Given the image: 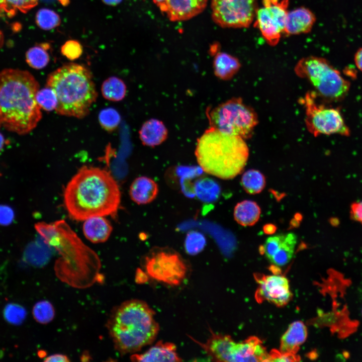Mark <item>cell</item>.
I'll return each instance as SVG.
<instances>
[{
    "instance_id": "cell-1",
    "label": "cell",
    "mask_w": 362,
    "mask_h": 362,
    "mask_svg": "<svg viewBox=\"0 0 362 362\" xmlns=\"http://www.w3.org/2000/svg\"><path fill=\"white\" fill-rule=\"evenodd\" d=\"M63 198L69 217L84 221L90 217L115 214L120 204L121 192L110 172L83 166L67 183Z\"/></svg>"
},
{
    "instance_id": "cell-2",
    "label": "cell",
    "mask_w": 362,
    "mask_h": 362,
    "mask_svg": "<svg viewBox=\"0 0 362 362\" xmlns=\"http://www.w3.org/2000/svg\"><path fill=\"white\" fill-rule=\"evenodd\" d=\"M38 82L26 70L7 68L0 72V116L8 130L19 135L32 131L41 120L36 100Z\"/></svg>"
},
{
    "instance_id": "cell-3",
    "label": "cell",
    "mask_w": 362,
    "mask_h": 362,
    "mask_svg": "<svg viewBox=\"0 0 362 362\" xmlns=\"http://www.w3.org/2000/svg\"><path fill=\"white\" fill-rule=\"evenodd\" d=\"M154 315L153 310L138 299L128 300L114 308L106 326L115 349L125 354L151 344L159 330Z\"/></svg>"
},
{
    "instance_id": "cell-4",
    "label": "cell",
    "mask_w": 362,
    "mask_h": 362,
    "mask_svg": "<svg viewBox=\"0 0 362 362\" xmlns=\"http://www.w3.org/2000/svg\"><path fill=\"white\" fill-rule=\"evenodd\" d=\"M195 155L205 172L229 179L242 172L248 160L249 149L243 138L210 127L198 139Z\"/></svg>"
},
{
    "instance_id": "cell-5",
    "label": "cell",
    "mask_w": 362,
    "mask_h": 362,
    "mask_svg": "<svg viewBox=\"0 0 362 362\" xmlns=\"http://www.w3.org/2000/svg\"><path fill=\"white\" fill-rule=\"evenodd\" d=\"M45 86L56 95V113L78 119L88 115L98 96L91 71L75 63L64 64L51 72Z\"/></svg>"
},
{
    "instance_id": "cell-6",
    "label": "cell",
    "mask_w": 362,
    "mask_h": 362,
    "mask_svg": "<svg viewBox=\"0 0 362 362\" xmlns=\"http://www.w3.org/2000/svg\"><path fill=\"white\" fill-rule=\"evenodd\" d=\"M206 115L210 127L244 140L252 136L258 122L256 113L240 98H233L207 109Z\"/></svg>"
},
{
    "instance_id": "cell-7",
    "label": "cell",
    "mask_w": 362,
    "mask_h": 362,
    "mask_svg": "<svg viewBox=\"0 0 362 362\" xmlns=\"http://www.w3.org/2000/svg\"><path fill=\"white\" fill-rule=\"evenodd\" d=\"M294 71L298 76L308 80L317 93L325 99H342L349 89V82L323 58L303 57L295 65Z\"/></svg>"
},
{
    "instance_id": "cell-8",
    "label": "cell",
    "mask_w": 362,
    "mask_h": 362,
    "mask_svg": "<svg viewBox=\"0 0 362 362\" xmlns=\"http://www.w3.org/2000/svg\"><path fill=\"white\" fill-rule=\"evenodd\" d=\"M35 228L44 242L57 249L65 263L99 262L96 253L86 246L64 220L39 222Z\"/></svg>"
},
{
    "instance_id": "cell-9",
    "label": "cell",
    "mask_w": 362,
    "mask_h": 362,
    "mask_svg": "<svg viewBox=\"0 0 362 362\" xmlns=\"http://www.w3.org/2000/svg\"><path fill=\"white\" fill-rule=\"evenodd\" d=\"M316 94L308 92L299 101L305 109V124L314 137L321 134L349 136V129L338 109L328 108L316 102Z\"/></svg>"
},
{
    "instance_id": "cell-10",
    "label": "cell",
    "mask_w": 362,
    "mask_h": 362,
    "mask_svg": "<svg viewBox=\"0 0 362 362\" xmlns=\"http://www.w3.org/2000/svg\"><path fill=\"white\" fill-rule=\"evenodd\" d=\"M145 269L152 279L171 286L179 285L188 273L187 265L176 252L172 250H154L146 256Z\"/></svg>"
},
{
    "instance_id": "cell-11",
    "label": "cell",
    "mask_w": 362,
    "mask_h": 362,
    "mask_svg": "<svg viewBox=\"0 0 362 362\" xmlns=\"http://www.w3.org/2000/svg\"><path fill=\"white\" fill-rule=\"evenodd\" d=\"M213 22L224 28L248 27L255 19L257 0H211Z\"/></svg>"
},
{
    "instance_id": "cell-12",
    "label": "cell",
    "mask_w": 362,
    "mask_h": 362,
    "mask_svg": "<svg viewBox=\"0 0 362 362\" xmlns=\"http://www.w3.org/2000/svg\"><path fill=\"white\" fill-rule=\"evenodd\" d=\"M262 4L256 11L254 26L268 45L275 46L284 33L289 1L262 0Z\"/></svg>"
},
{
    "instance_id": "cell-13",
    "label": "cell",
    "mask_w": 362,
    "mask_h": 362,
    "mask_svg": "<svg viewBox=\"0 0 362 362\" xmlns=\"http://www.w3.org/2000/svg\"><path fill=\"white\" fill-rule=\"evenodd\" d=\"M259 285L256 297L259 301L266 300L282 306L290 301L292 294L288 280L279 275L263 276L258 277Z\"/></svg>"
},
{
    "instance_id": "cell-14",
    "label": "cell",
    "mask_w": 362,
    "mask_h": 362,
    "mask_svg": "<svg viewBox=\"0 0 362 362\" xmlns=\"http://www.w3.org/2000/svg\"><path fill=\"white\" fill-rule=\"evenodd\" d=\"M208 0H168L165 14L170 21L190 20L206 9Z\"/></svg>"
},
{
    "instance_id": "cell-15",
    "label": "cell",
    "mask_w": 362,
    "mask_h": 362,
    "mask_svg": "<svg viewBox=\"0 0 362 362\" xmlns=\"http://www.w3.org/2000/svg\"><path fill=\"white\" fill-rule=\"evenodd\" d=\"M316 20L314 14L305 7H301L289 11L284 34L291 35L309 33Z\"/></svg>"
},
{
    "instance_id": "cell-16",
    "label": "cell",
    "mask_w": 362,
    "mask_h": 362,
    "mask_svg": "<svg viewBox=\"0 0 362 362\" xmlns=\"http://www.w3.org/2000/svg\"><path fill=\"white\" fill-rule=\"evenodd\" d=\"M130 358L133 361H181L176 345L172 342L158 341L145 352L133 354Z\"/></svg>"
},
{
    "instance_id": "cell-17",
    "label": "cell",
    "mask_w": 362,
    "mask_h": 362,
    "mask_svg": "<svg viewBox=\"0 0 362 362\" xmlns=\"http://www.w3.org/2000/svg\"><path fill=\"white\" fill-rule=\"evenodd\" d=\"M158 190V186L154 180L147 176H140L132 183L129 195L131 200L136 204L145 205L154 200Z\"/></svg>"
},
{
    "instance_id": "cell-18",
    "label": "cell",
    "mask_w": 362,
    "mask_h": 362,
    "mask_svg": "<svg viewBox=\"0 0 362 362\" xmlns=\"http://www.w3.org/2000/svg\"><path fill=\"white\" fill-rule=\"evenodd\" d=\"M105 217L89 218L84 221L82 231L85 238L94 243L106 241L113 230L112 225Z\"/></svg>"
},
{
    "instance_id": "cell-19",
    "label": "cell",
    "mask_w": 362,
    "mask_h": 362,
    "mask_svg": "<svg viewBox=\"0 0 362 362\" xmlns=\"http://www.w3.org/2000/svg\"><path fill=\"white\" fill-rule=\"evenodd\" d=\"M307 336V328L303 322L292 323L282 337L280 352L295 354Z\"/></svg>"
},
{
    "instance_id": "cell-20",
    "label": "cell",
    "mask_w": 362,
    "mask_h": 362,
    "mask_svg": "<svg viewBox=\"0 0 362 362\" xmlns=\"http://www.w3.org/2000/svg\"><path fill=\"white\" fill-rule=\"evenodd\" d=\"M139 134L143 144L154 147L160 145L166 140L168 131L162 121L151 119L144 123Z\"/></svg>"
},
{
    "instance_id": "cell-21",
    "label": "cell",
    "mask_w": 362,
    "mask_h": 362,
    "mask_svg": "<svg viewBox=\"0 0 362 362\" xmlns=\"http://www.w3.org/2000/svg\"><path fill=\"white\" fill-rule=\"evenodd\" d=\"M213 64L215 75L224 80L231 79L241 67L237 58L223 52H219L215 54Z\"/></svg>"
},
{
    "instance_id": "cell-22",
    "label": "cell",
    "mask_w": 362,
    "mask_h": 362,
    "mask_svg": "<svg viewBox=\"0 0 362 362\" xmlns=\"http://www.w3.org/2000/svg\"><path fill=\"white\" fill-rule=\"evenodd\" d=\"M261 210L258 204L251 200H244L235 206L233 215L235 221L243 226H251L259 220Z\"/></svg>"
},
{
    "instance_id": "cell-23",
    "label": "cell",
    "mask_w": 362,
    "mask_h": 362,
    "mask_svg": "<svg viewBox=\"0 0 362 362\" xmlns=\"http://www.w3.org/2000/svg\"><path fill=\"white\" fill-rule=\"evenodd\" d=\"M270 261L277 266L288 264L293 256L297 243V236L292 233L282 234L281 240Z\"/></svg>"
},
{
    "instance_id": "cell-24",
    "label": "cell",
    "mask_w": 362,
    "mask_h": 362,
    "mask_svg": "<svg viewBox=\"0 0 362 362\" xmlns=\"http://www.w3.org/2000/svg\"><path fill=\"white\" fill-rule=\"evenodd\" d=\"M127 87L124 82L116 76L106 79L102 83L101 92L103 97L109 101L118 102L125 97Z\"/></svg>"
},
{
    "instance_id": "cell-25",
    "label": "cell",
    "mask_w": 362,
    "mask_h": 362,
    "mask_svg": "<svg viewBox=\"0 0 362 362\" xmlns=\"http://www.w3.org/2000/svg\"><path fill=\"white\" fill-rule=\"evenodd\" d=\"M194 191L197 197L205 202L215 201L220 193V188L218 184L208 177L197 180L195 184Z\"/></svg>"
},
{
    "instance_id": "cell-26",
    "label": "cell",
    "mask_w": 362,
    "mask_h": 362,
    "mask_svg": "<svg viewBox=\"0 0 362 362\" xmlns=\"http://www.w3.org/2000/svg\"><path fill=\"white\" fill-rule=\"evenodd\" d=\"M241 185L245 192L249 194L260 193L265 186V178L259 171L250 169L246 171L241 178Z\"/></svg>"
},
{
    "instance_id": "cell-27",
    "label": "cell",
    "mask_w": 362,
    "mask_h": 362,
    "mask_svg": "<svg viewBox=\"0 0 362 362\" xmlns=\"http://www.w3.org/2000/svg\"><path fill=\"white\" fill-rule=\"evenodd\" d=\"M48 47L47 44L43 43L30 48L26 54V59L28 65L36 69L46 67L50 60L47 51Z\"/></svg>"
},
{
    "instance_id": "cell-28",
    "label": "cell",
    "mask_w": 362,
    "mask_h": 362,
    "mask_svg": "<svg viewBox=\"0 0 362 362\" xmlns=\"http://www.w3.org/2000/svg\"><path fill=\"white\" fill-rule=\"evenodd\" d=\"M36 22L40 28L45 30H49L59 25L60 18L54 11L42 8L36 14Z\"/></svg>"
},
{
    "instance_id": "cell-29",
    "label": "cell",
    "mask_w": 362,
    "mask_h": 362,
    "mask_svg": "<svg viewBox=\"0 0 362 362\" xmlns=\"http://www.w3.org/2000/svg\"><path fill=\"white\" fill-rule=\"evenodd\" d=\"M36 100L41 109L50 112L55 110L58 100L55 92L50 87L45 86L39 89L36 95Z\"/></svg>"
},
{
    "instance_id": "cell-30",
    "label": "cell",
    "mask_w": 362,
    "mask_h": 362,
    "mask_svg": "<svg viewBox=\"0 0 362 362\" xmlns=\"http://www.w3.org/2000/svg\"><path fill=\"white\" fill-rule=\"evenodd\" d=\"M32 313L37 322L41 324H47L53 319L55 310L50 302L43 300L35 304L33 308Z\"/></svg>"
},
{
    "instance_id": "cell-31",
    "label": "cell",
    "mask_w": 362,
    "mask_h": 362,
    "mask_svg": "<svg viewBox=\"0 0 362 362\" xmlns=\"http://www.w3.org/2000/svg\"><path fill=\"white\" fill-rule=\"evenodd\" d=\"M98 119L102 127L108 132L115 130L121 122L119 113L112 108L102 110L99 114Z\"/></svg>"
},
{
    "instance_id": "cell-32",
    "label": "cell",
    "mask_w": 362,
    "mask_h": 362,
    "mask_svg": "<svg viewBox=\"0 0 362 362\" xmlns=\"http://www.w3.org/2000/svg\"><path fill=\"white\" fill-rule=\"evenodd\" d=\"M206 243V238L202 233L192 231L189 232L186 237L185 248L188 254L194 255L204 249Z\"/></svg>"
},
{
    "instance_id": "cell-33",
    "label": "cell",
    "mask_w": 362,
    "mask_h": 362,
    "mask_svg": "<svg viewBox=\"0 0 362 362\" xmlns=\"http://www.w3.org/2000/svg\"><path fill=\"white\" fill-rule=\"evenodd\" d=\"M4 11L13 16L18 11L27 12L38 4V0H4Z\"/></svg>"
},
{
    "instance_id": "cell-34",
    "label": "cell",
    "mask_w": 362,
    "mask_h": 362,
    "mask_svg": "<svg viewBox=\"0 0 362 362\" xmlns=\"http://www.w3.org/2000/svg\"><path fill=\"white\" fill-rule=\"evenodd\" d=\"M6 319L13 324H19L26 317V312L22 306L11 304L6 307L4 311Z\"/></svg>"
},
{
    "instance_id": "cell-35",
    "label": "cell",
    "mask_w": 362,
    "mask_h": 362,
    "mask_svg": "<svg viewBox=\"0 0 362 362\" xmlns=\"http://www.w3.org/2000/svg\"><path fill=\"white\" fill-rule=\"evenodd\" d=\"M26 255L32 261L44 262L48 258V252L39 241H35L27 248Z\"/></svg>"
},
{
    "instance_id": "cell-36",
    "label": "cell",
    "mask_w": 362,
    "mask_h": 362,
    "mask_svg": "<svg viewBox=\"0 0 362 362\" xmlns=\"http://www.w3.org/2000/svg\"><path fill=\"white\" fill-rule=\"evenodd\" d=\"M83 48L81 44L75 40L67 41L61 47V53L70 60L78 59L81 55Z\"/></svg>"
},
{
    "instance_id": "cell-37",
    "label": "cell",
    "mask_w": 362,
    "mask_h": 362,
    "mask_svg": "<svg viewBox=\"0 0 362 362\" xmlns=\"http://www.w3.org/2000/svg\"><path fill=\"white\" fill-rule=\"evenodd\" d=\"M15 218L13 209L9 206L0 205V225H10Z\"/></svg>"
},
{
    "instance_id": "cell-38",
    "label": "cell",
    "mask_w": 362,
    "mask_h": 362,
    "mask_svg": "<svg viewBox=\"0 0 362 362\" xmlns=\"http://www.w3.org/2000/svg\"><path fill=\"white\" fill-rule=\"evenodd\" d=\"M349 214L352 220L362 225V199L351 204Z\"/></svg>"
},
{
    "instance_id": "cell-39",
    "label": "cell",
    "mask_w": 362,
    "mask_h": 362,
    "mask_svg": "<svg viewBox=\"0 0 362 362\" xmlns=\"http://www.w3.org/2000/svg\"><path fill=\"white\" fill-rule=\"evenodd\" d=\"M270 355V361H294L299 360V357L295 354L290 353H283L274 350Z\"/></svg>"
},
{
    "instance_id": "cell-40",
    "label": "cell",
    "mask_w": 362,
    "mask_h": 362,
    "mask_svg": "<svg viewBox=\"0 0 362 362\" xmlns=\"http://www.w3.org/2000/svg\"><path fill=\"white\" fill-rule=\"evenodd\" d=\"M44 361L51 362H67L69 361L68 357L62 354H54L49 355L45 358Z\"/></svg>"
},
{
    "instance_id": "cell-41",
    "label": "cell",
    "mask_w": 362,
    "mask_h": 362,
    "mask_svg": "<svg viewBox=\"0 0 362 362\" xmlns=\"http://www.w3.org/2000/svg\"><path fill=\"white\" fill-rule=\"evenodd\" d=\"M354 62L358 69L362 71V48H359L355 53Z\"/></svg>"
},
{
    "instance_id": "cell-42",
    "label": "cell",
    "mask_w": 362,
    "mask_h": 362,
    "mask_svg": "<svg viewBox=\"0 0 362 362\" xmlns=\"http://www.w3.org/2000/svg\"><path fill=\"white\" fill-rule=\"evenodd\" d=\"M153 2L159 8L162 12L165 13L168 0H152Z\"/></svg>"
},
{
    "instance_id": "cell-43",
    "label": "cell",
    "mask_w": 362,
    "mask_h": 362,
    "mask_svg": "<svg viewBox=\"0 0 362 362\" xmlns=\"http://www.w3.org/2000/svg\"><path fill=\"white\" fill-rule=\"evenodd\" d=\"M276 229L277 228L274 225L272 224H268L265 225V226H264L263 231L266 234H270L275 233Z\"/></svg>"
},
{
    "instance_id": "cell-44",
    "label": "cell",
    "mask_w": 362,
    "mask_h": 362,
    "mask_svg": "<svg viewBox=\"0 0 362 362\" xmlns=\"http://www.w3.org/2000/svg\"><path fill=\"white\" fill-rule=\"evenodd\" d=\"M102 1L106 5L109 6H116L120 4L122 0H102Z\"/></svg>"
},
{
    "instance_id": "cell-45",
    "label": "cell",
    "mask_w": 362,
    "mask_h": 362,
    "mask_svg": "<svg viewBox=\"0 0 362 362\" xmlns=\"http://www.w3.org/2000/svg\"><path fill=\"white\" fill-rule=\"evenodd\" d=\"M5 140L4 136L0 133V152L4 147Z\"/></svg>"
},
{
    "instance_id": "cell-46",
    "label": "cell",
    "mask_w": 362,
    "mask_h": 362,
    "mask_svg": "<svg viewBox=\"0 0 362 362\" xmlns=\"http://www.w3.org/2000/svg\"><path fill=\"white\" fill-rule=\"evenodd\" d=\"M4 42V36L2 32L0 31V48L2 46Z\"/></svg>"
},
{
    "instance_id": "cell-47",
    "label": "cell",
    "mask_w": 362,
    "mask_h": 362,
    "mask_svg": "<svg viewBox=\"0 0 362 362\" xmlns=\"http://www.w3.org/2000/svg\"><path fill=\"white\" fill-rule=\"evenodd\" d=\"M5 3L4 0H0V10L4 11Z\"/></svg>"
},
{
    "instance_id": "cell-48",
    "label": "cell",
    "mask_w": 362,
    "mask_h": 362,
    "mask_svg": "<svg viewBox=\"0 0 362 362\" xmlns=\"http://www.w3.org/2000/svg\"><path fill=\"white\" fill-rule=\"evenodd\" d=\"M358 291H359V294L360 296L362 298V282H361V283L359 286Z\"/></svg>"
},
{
    "instance_id": "cell-49",
    "label": "cell",
    "mask_w": 362,
    "mask_h": 362,
    "mask_svg": "<svg viewBox=\"0 0 362 362\" xmlns=\"http://www.w3.org/2000/svg\"><path fill=\"white\" fill-rule=\"evenodd\" d=\"M1 125H2V121H1V116H0V127H1Z\"/></svg>"
}]
</instances>
